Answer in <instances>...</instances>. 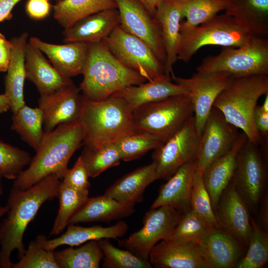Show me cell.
<instances>
[{
  "label": "cell",
  "instance_id": "obj_1",
  "mask_svg": "<svg viewBox=\"0 0 268 268\" xmlns=\"http://www.w3.org/2000/svg\"><path fill=\"white\" fill-rule=\"evenodd\" d=\"M61 180L52 174L26 190L11 188L6 216L0 223V268H12L10 256L13 251H17L19 259L23 255L24 232L42 205L57 197Z\"/></svg>",
  "mask_w": 268,
  "mask_h": 268
},
{
  "label": "cell",
  "instance_id": "obj_2",
  "mask_svg": "<svg viewBox=\"0 0 268 268\" xmlns=\"http://www.w3.org/2000/svg\"><path fill=\"white\" fill-rule=\"evenodd\" d=\"M84 134L80 120L45 132L28 167L14 180L12 187L26 190L52 174L62 180L71 156L83 145Z\"/></svg>",
  "mask_w": 268,
  "mask_h": 268
},
{
  "label": "cell",
  "instance_id": "obj_3",
  "mask_svg": "<svg viewBox=\"0 0 268 268\" xmlns=\"http://www.w3.org/2000/svg\"><path fill=\"white\" fill-rule=\"evenodd\" d=\"M81 104L79 120L84 128V147L97 148L137 132L133 111L123 99L111 95L95 101L81 94Z\"/></svg>",
  "mask_w": 268,
  "mask_h": 268
},
{
  "label": "cell",
  "instance_id": "obj_4",
  "mask_svg": "<svg viewBox=\"0 0 268 268\" xmlns=\"http://www.w3.org/2000/svg\"><path fill=\"white\" fill-rule=\"evenodd\" d=\"M79 86L82 95L95 101L105 100L114 93L146 79L123 65L112 54L104 41L89 44L87 61Z\"/></svg>",
  "mask_w": 268,
  "mask_h": 268
},
{
  "label": "cell",
  "instance_id": "obj_5",
  "mask_svg": "<svg viewBox=\"0 0 268 268\" xmlns=\"http://www.w3.org/2000/svg\"><path fill=\"white\" fill-rule=\"evenodd\" d=\"M268 93V75L234 77L220 93L213 106L226 121L241 129L249 140L259 144L262 139L254 122V114L259 98Z\"/></svg>",
  "mask_w": 268,
  "mask_h": 268
},
{
  "label": "cell",
  "instance_id": "obj_6",
  "mask_svg": "<svg viewBox=\"0 0 268 268\" xmlns=\"http://www.w3.org/2000/svg\"><path fill=\"white\" fill-rule=\"evenodd\" d=\"M137 132L152 134L164 142L194 116L189 95L172 96L142 105L134 110Z\"/></svg>",
  "mask_w": 268,
  "mask_h": 268
},
{
  "label": "cell",
  "instance_id": "obj_7",
  "mask_svg": "<svg viewBox=\"0 0 268 268\" xmlns=\"http://www.w3.org/2000/svg\"><path fill=\"white\" fill-rule=\"evenodd\" d=\"M251 37L230 16L225 13L217 14L198 26L180 28L177 60L188 63L205 46L241 47L247 44Z\"/></svg>",
  "mask_w": 268,
  "mask_h": 268
},
{
  "label": "cell",
  "instance_id": "obj_8",
  "mask_svg": "<svg viewBox=\"0 0 268 268\" xmlns=\"http://www.w3.org/2000/svg\"><path fill=\"white\" fill-rule=\"evenodd\" d=\"M197 71L225 72L234 77L268 75V38L251 36L243 46L236 48L227 47L217 55L203 59Z\"/></svg>",
  "mask_w": 268,
  "mask_h": 268
},
{
  "label": "cell",
  "instance_id": "obj_9",
  "mask_svg": "<svg viewBox=\"0 0 268 268\" xmlns=\"http://www.w3.org/2000/svg\"><path fill=\"white\" fill-rule=\"evenodd\" d=\"M248 139L238 150L231 182L255 215L266 192L268 180V154Z\"/></svg>",
  "mask_w": 268,
  "mask_h": 268
},
{
  "label": "cell",
  "instance_id": "obj_10",
  "mask_svg": "<svg viewBox=\"0 0 268 268\" xmlns=\"http://www.w3.org/2000/svg\"><path fill=\"white\" fill-rule=\"evenodd\" d=\"M103 41L120 63L147 81L170 78L165 73L164 64L148 46L124 31L119 25Z\"/></svg>",
  "mask_w": 268,
  "mask_h": 268
},
{
  "label": "cell",
  "instance_id": "obj_11",
  "mask_svg": "<svg viewBox=\"0 0 268 268\" xmlns=\"http://www.w3.org/2000/svg\"><path fill=\"white\" fill-rule=\"evenodd\" d=\"M182 214L169 205L150 208L144 215L142 227L127 238L118 239V245L138 258L148 261L152 248L168 238Z\"/></svg>",
  "mask_w": 268,
  "mask_h": 268
},
{
  "label": "cell",
  "instance_id": "obj_12",
  "mask_svg": "<svg viewBox=\"0 0 268 268\" xmlns=\"http://www.w3.org/2000/svg\"><path fill=\"white\" fill-rule=\"evenodd\" d=\"M201 135L194 117L173 136L154 149L152 158L158 179L167 180L184 164L197 160Z\"/></svg>",
  "mask_w": 268,
  "mask_h": 268
},
{
  "label": "cell",
  "instance_id": "obj_13",
  "mask_svg": "<svg viewBox=\"0 0 268 268\" xmlns=\"http://www.w3.org/2000/svg\"><path fill=\"white\" fill-rule=\"evenodd\" d=\"M171 79L189 92L194 109V119L198 131L201 135L213 103L220 93L227 86L233 76L227 72H197L190 78L170 73Z\"/></svg>",
  "mask_w": 268,
  "mask_h": 268
},
{
  "label": "cell",
  "instance_id": "obj_14",
  "mask_svg": "<svg viewBox=\"0 0 268 268\" xmlns=\"http://www.w3.org/2000/svg\"><path fill=\"white\" fill-rule=\"evenodd\" d=\"M115 1L120 27L145 43L164 66L166 54L158 21L138 0Z\"/></svg>",
  "mask_w": 268,
  "mask_h": 268
},
{
  "label": "cell",
  "instance_id": "obj_15",
  "mask_svg": "<svg viewBox=\"0 0 268 268\" xmlns=\"http://www.w3.org/2000/svg\"><path fill=\"white\" fill-rule=\"evenodd\" d=\"M237 129L226 121L218 109L212 107L199 146L197 160L199 173L202 174L210 163L232 148L239 135Z\"/></svg>",
  "mask_w": 268,
  "mask_h": 268
},
{
  "label": "cell",
  "instance_id": "obj_16",
  "mask_svg": "<svg viewBox=\"0 0 268 268\" xmlns=\"http://www.w3.org/2000/svg\"><path fill=\"white\" fill-rule=\"evenodd\" d=\"M214 212L219 228L247 249L252 231L250 213L231 181L221 194Z\"/></svg>",
  "mask_w": 268,
  "mask_h": 268
},
{
  "label": "cell",
  "instance_id": "obj_17",
  "mask_svg": "<svg viewBox=\"0 0 268 268\" xmlns=\"http://www.w3.org/2000/svg\"><path fill=\"white\" fill-rule=\"evenodd\" d=\"M79 92V88L73 83L51 94L40 96L38 104L43 113L45 132L79 120L82 107Z\"/></svg>",
  "mask_w": 268,
  "mask_h": 268
},
{
  "label": "cell",
  "instance_id": "obj_18",
  "mask_svg": "<svg viewBox=\"0 0 268 268\" xmlns=\"http://www.w3.org/2000/svg\"><path fill=\"white\" fill-rule=\"evenodd\" d=\"M148 261L155 268H211L198 243L161 240L150 251Z\"/></svg>",
  "mask_w": 268,
  "mask_h": 268
},
{
  "label": "cell",
  "instance_id": "obj_19",
  "mask_svg": "<svg viewBox=\"0 0 268 268\" xmlns=\"http://www.w3.org/2000/svg\"><path fill=\"white\" fill-rule=\"evenodd\" d=\"M28 41L45 54L52 66L64 76L71 78L82 73L88 54V43L55 44L36 37H30Z\"/></svg>",
  "mask_w": 268,
  "mask_h": 268
},
{
  "label": "cell",
  "instance_id": "obj_20",
  "mask_svg": "<svg viewBox=\"0 0 268 268\" xmlns=\"http://www.w3.org/2000/svg\"><path fill=\"white\" fill-rule=\"evenodd\" d=\"M26 78L36 87L40 96H47L73 83L61 74L36 46L28 42L25 52Z\"/></svg>",
  "mask_w": 268,
  "mask_h": 268
},
{
  "label": "cell",
  "instance_id": "obj_21",
  "mask_svg": "<svg viewBox=\"0 0 268 268\" xmlns=\"http://www.w3.org/2000/svg\"><path fill=\"white\" fill-rule=\"evenodd\" d=\"M197 169V160L181 166L161 185L150 208L169 205L182 213L191 208V194Z\"/></svg>",
  "mask_w": 268,
  "mask_h": 268
},
{
  "label": "cell",
  "instance_id": "obj_22",
  "mask_svg": "<svg viewBox=\"0 0 268 268\" xmlns=\"http://www.w3.org/2000/svg\"><path fill=\"white\" fill-rule=\"evenodd\" d=\"M197 243L211 268H235L246 249L219 227L212 228Z\"/></svg>",
  "mask_w": 268,
  "mask_h": 268
},
{
  "label": "cell",
  "instance_id": "obj_23",
  "mask_svg": "<svg viewBox=\"0 0 268 268\" xmlns=\"http://www.w3.org/2000/svg\"><path fill=\"white\" fill-rule=\"evenodd\" d=\"M67 231L60 236L48 240L42 234L38 235L36 240L44 249L54 251L62 245L74 247L80 245L91 240L99 241L102 239H118L124 236L128 230V224L120 220L109 227L95 225L82 227L68 224Z\"/></svg>",
  "mask_w": 268,
  "mask_h": 268
},
{
  "label": "cell",
  "instance_id": "obj_24",
  "mask_svg": "<svg viewBox=\"0 0 268 268\" xmlns=\"http://www.w3.org/2000/svg\"><path fill=\"white\" fill-rule=\"evenodd\" d=\"M119 25L117 8L100 11L65 28L64 42L93 43L103 41Z\"/></svg>",
  "mask_w": 268,
  "mask_h": 268
},
{
  "label": "cell",
  "instance_id": "obj_25",
  "mask_svg": "<svg viewBox=\"0 0 268 268\" xmlns=\"http://www.w3.org/2000/svg\"><path fill=\"white\" fill-rule=\"evenodd\" d=\"M226 14L251 36L268 38V0H224Z\"/></svg>",
  "mask_w": 268,
  "mask_h": 268
},
{
  "label": "cell",
  "instance_id": "obj_26",
  "mask_svg": "<svg viewBox=\"0 0 268 268\" xmlns=\"http://www.w3.org/2000/svg\"><path fill=\"white\" fill-rule=\"evenodd\" d=\"M154 17L160 26L166 54L165 73L169 76L173 71V65L177 61L181 20L183 18L182 10L176 0H162L156 11Z\"/></svg>",
  "mask_w": 268,
  "mask_h": 268
},
{
  "label": "cell",
  "instance_id": "obj_27",
  "mask_svg": "<svg viewBox=\"0 0 268 268\" xmlns=\"http://www.w3.org/2000/svg\"><path fill=\"white\" fill-rule=\"evenodd\" d=\"M247 139L244 133L239 134L232 148L213 161L202 173L203 182L210 197L213 211L221 194L232 179L237 152Z\"/></svg>",
  "mask_w": 268,
  "mask_h": 268
},
{
  "label": "cell",
  "instance_id": "obj_28",
  "mask_svg": "<svg viewBox=\"0 0 268 268\" xmlns=\"http://www.w3.org/2000/svg\"><path fill=\"white\" fill-rule=\"evenodd\" d=\"M134 205L121 202L104 194L88 198L70 218L68 225L95 221L110 222L127 217L134 212Z\"/></svg>",
  "mask_w": 268,
  "mask_h": 268
},
{
  "label": "cell",
  "instance_id": "obj_29",
  "mask_svg": "<svg viewBox=\"0 0 268 268\" xmlns=\"http://www.w3.org/2000/svg\"><path fill=\"white\" fill-rule=\"evenodd\" d=\"M28 34L22 33L10 41L12 45L10 59L4 79V94L10 102V110L16 112L25 104L24 97L25 52Z\"/></svg>",
  "mask_w": 268,
  "mask_h": 268
},
{
  "label": "cell",
  "instance_id": "obj_30",
  "mask_svg": "<svg viewBox=\"0 0 268 268\" xmlns=\"http://www.w3.org/2000/svg\"><path fill=\"white\" fill-rule=\"evenodd\" d=\"M158 179L154 162L140 167L117 180L104 195L123 203L135 204L143 200V194L153 182Z\"/></svg>",
  "mask_w": 268,
  "mask_h": 268
},
{
  "label": "cell",
  "instance_id": "obj_31",
  "mask_svg": "<svg viewBox=\"0 0 268 268\" xmlns=\"http://www.w3.org/2000/svg\"><path fill=\"white\" fill-rule=\"evenodd\" d=\"M179 95H189V92L184 86L172 82L170 78L128 86L112 95L123 99L134 111L142 105Z\"/></svg>",
  "mask_w": 268,
  "mask_h": 268
},
{
  "label": "cell",
  "instance_id": "obj_32",
  "mask_svg": "<svg viewBox=\"0 0 268 268\" xmlns=\"http://www.w3.org/2000/svg\"><path fill=\"white\" fill-rule=\"evenodd\" d=\"M117 8L115 0H64L53 6L54 18L65 29L88 16Z\"/></svg>",
  "mask_w": 268,
  "mask_h": 268
},
{
  "label": "cell",
  "instance_id": "obj_33",
  "mask_svg": "<svg viewBox=\"0 0 268 268\" xmlns=\"http://www.w3.org/2000/svg\"><path fill=\"white\" fill-rule=\"evenodd\" d=\"M10 128L36 151L45 132L42 110L38 107L31 108L25 104L13 113Z\"/></svg>",
  "mask_w": 268,
  "mask_h": 268
},
{
  "label": "cell",
  "instance_id": "obj_34",
  "mask_svg": "<svg viewBox=\"0 0 268 268\" xmlns=\"http://www.w3.org/2000/svg\"><path fill=\"white\" fill-rule=\"evenodd\" d=\"M59 268H98L103 258L99 241L91 240L77 248L54 251Z\"/></svg>",
  "mask_w": 268,
  "mask_h": 268
},
{
  "label": "cell",
  "instance_id": "obj_35",
  "mask_svg": "<svg viewBox=\"0 0 268 268\" xmlns=\"http://www.w3.org/2000/svg\"><path fill=\"white\" fill-rule=\"evenodd\" d=\"M88 194L89 192L77 191L61 181L57 195L59 209L50 236L57 235L66 228L70 218L88 198Z\"/></svg>",
  "mask_w": 268,
  "mask_h": 268
},
{
  "label": "cell",
  "instance_id": "obj_36",
  "mask_svg": "<svg viewBox=\"0 0 268 268\" xmlns=\"http://www.w3.org/2000/svg\"><path fill=\"white\" fill-rule=\"evenodd\" d=\"M192 208L182 213L166 239L182 243H197L213 228Z\"/></svg>",
  "mask_w": 268,
  "mask_h": 268
},
{
  "label": "cell",
  "instance_id": "obj_37",
  "mask_svg": "<svg viewBox=\"0 0 268 268\" xmlns=\"http://www.w3.org/2000/svg\"><path fill=\"white\" fill-rule=\"evenodd\" d=\"M79 156L91 178H95L108 169L119 165L122 160L115 142L94 148L84 147Z\"/></svg>",
  "mask_w": 268,
  "mask_h": 268
},
{
  "label": "cell",
  "instance_id": "obj_38",
  "mask_svg": "<svg viewBox=\"0 0 268 268\" xmlns=\"http://www.w3.org/2000/svg\"><path fill=\"white\" fill-rule=\"evenodd\" d=\"M180 5L182 17L186 20L181 23V29L201 24L224 10V0H176Z\"/></svg>",
  "mask_w": 268,
  "mask_h": 268
},
{
  "label": "cell",
  "instance_id": "obj_39",
  "mask_svg": "<svg viewBox=\"0 0 268 268\" xmlns=\"http://www.w3.org/2000/svg\"><path fill=\"white\" fill-rule=\"evenodd\" d=\"M251 223L252 231L247 252L235 268H261L268 262V233L253 217L251 218Z\"/></svg>",
  "mask_w": 268,
  "mask_h": 268
},
{
  "label": "cell",
  "instance_id": "obj_40",
  "mask_svg": "<svg viewBox=\"0 0 268 268\" xmlns=\"http://www.w3.org/2000/svg\"><path fill=\"white\" fill-rule=\"evenodd\" d=\"M115 143L122 160L128 162L140 157L163 142L152 134L137 132L122 137Z\"/></svg>",
  "mask_w": 268,
  "mask_h": 268
},
{
  "label": "cell",
  "instance_id": "obj_41",
  "mask_svg": "<svg viewBox=\"0 0 268 268\" xmlns=\"http://www.w3.org/2000/svg\"><path fill=\"white\" fill-rule=\"evenodd\" d=\"M103 254L102 267L105 268H151L149 261L142 260L127 250L117 248L110 239L99 240Z\"/></svg>",
  "mask_w": 268,
  "mask_h": 268
},
{
  "label": "cell",
  "instance_id": "obj_42",
  "mask_svg": "<svg viewBox=\"0 0 268 268\" xmlns=\"http://www.w3.org/2000/svg\"><path fill=\"white\" fill-rule=\"evenodd\" d=\"M30 154L0 139V175L9 180H15L28 165Z\"/></svg>",
  "mask_w": 268,
  "mask_h": 268
},
{
  "label": "cell",
  "instance_id": "obj_43",
  "mask_svg": "<svg viewBox=\"0 0 268 268\" xmlns=\"http://www.w3.org/2000/svg\"><path fill=\"white\" fill-rule=\"evenodd\" d=\"M191 208L212 227H219L209 194L204 185L202 174L196 173L190 198Z\"/></svg>",
  "mask_w": 268,
  "mask_h": 268
},
{
  "label": "cell",
  "instance_id": "obj_44",
  "mask_svg": "<svg viewBox=\"0 0 268 268\" xmlns=\"http://www.w3.org/2000/svg\"><path fill=\"white\" fill-rule=\"evenodd\" d=\"M12 268H59L54 251L43 248L35 240L30 242L28 248Z\"/></svg>",
  "mask_w": 268,
  "mask_h": 268
},
{
  "label": "cell",
  "instance_id": "obj_45",
  "mask_svg": "<svg viewBox=\"0 0 268 268\" xmlns=\"http://www.w3.org/2000/svg\"><path fill=\"white\" fill-rule=\"evenodd\" d=\"M89 178L87 171L79 156L73 166L70 169L68 168L62 182L77 191L89 192L90 187Z\"/></svg>",
  "mask_w": 268,
  "mask_h": 268
},
{
  "label": "cell",
  "instance_id": "obj_46",
  "mask_svg": "<svg viewBox=\"0 0 268 268\" xmlns=\"http://www.w3.org/2000/svg\"><path fill=\"white\" fill-rule=\"evenodd\" d=\"M51 7L49 0H27L25 11L31 18L40 20L49 15Z\"/></svg>",
  "mask_w": 268,
  "mask_h": 268
},
{
  "label": "cell",
  "instance_id": "obj_47",
  "mask_svg": "<svg viewBox=\"0 0 268 268\" xmlns=\"http://www.w3.org/2000/svg\"><path fill=\"white\" fill-rule=\"evenodd\" d=\"M12 43L0 32V72H6L9 63Z\"/></svg>",
  "mask_w": 268,
  "mask_h": 268
},
{
  "label": "cell",
  "instance_id": "obj_48",
  "mask_svg": "<svg viewBox=\"0 0 268 268\" xmlns=\"http://www.w3.org/2000/svg\"><path fill=\"white\" fill-rule=\"evenodd\" d=\"M256 215L257 224L264 231L268 230V194L266 192L260 202Z\"/></svg>",
  "mask_w": 268,
  "mask_h": 268
},
{
  "label": "cell",
  "instance_id": "obj_49",
  "mask_svg": "<svg viewBox=\"0 0 268 268\" xmlns=\"http://www.w3.org/2000/svg\"><path fill=\"white\" fill-rule=\"evenodd\" d=\"M254 120L256 128L261 137H268V113L263 111L260 106L255 108Z\"/></svg>",
  "mask_w": 268,
  "mask_h": 268
},
{
  "label": "cell",
  "instance_id": "obj_50",
  "mask_svg": "<svg viewBox=\"0 0 268 268\" xmlns=\"http://www.w3.org/2000/svg\"><path fill=\"white\" fill-rule=\"evenodd\" d=\"M21 0H0V22L11 17V11Z\"/></svg>",
  "mask_w": 268,
  "mask_h": 268
},
{
  "label": "cell",
  "instance_id": "obj_51",
  "mask_svg": "<svg viewBox=\"0 0 268 268\" xmlns=\"http://www.w3.org/2000/svg\"><path fill=\"white\" fill-rule=\"evenodd\" d=\"M153 17L162 0H138Z\"/></svg>",
  "mask_w": 268,
  "mask_h": 268
},
{
  "label": "cell",
  "instance_id": "obj_52",
  "mask_svg": "<svg viewBox=\"0 0 268 268\" xmlns=\"http://www.w3.org/2000/svg\"><path fill=\"white\" fill-rule=\"evenodd\" d=\"M10 109V102L4 94H0V114L6 112Z\"/></svg>",
  "mask_w": 268,
  "mask_h": 268
},
{
  "label": "cell",
  "instance_id": "obj_53",
  "mask_svg": "<svg viewBox=\"0 0 268 268\" xmlns=\"http://www.w3.org/2000/svg\"><path fill=\"white\" fill-rule=\"evenodd\" d=\"M266 97L262 105L260 106L262 110L268 113V93L265 95Z\"/></svg>",
  "mask_w": 268,
  "mask_h": 268
},
{
  "label": "cell",
  "instance_id": "obj_54",
  "mask_svg": "<svg viewBox=\"0 0 268 268\" xmlns=\"http://www.w3.org/2000/svg\"><path fill=\"white\" fill-rule=\"evenodd\" d=\"M7 210V207L6 205L5 206L0 205V221L2 216H3L5 214H6Z\"/></svg>",
  "mask_w": 268,
  "mask_h": 268
},
{
  "label": "cell",
  "instance_id": "obj_55",
  "mask_svg": "<svg viewBox=\"0 0 268 268\" xmlns=\"http://www.w3.org/2000/svg\"><path fill=\"white\" fill-rule=\"evenodd\" d=\"M3 177L0 175V197L3 193V187L2 184V178Z\"/></svg>",
  "mask_w": 268,
  "mask_h": 268
},
{
  "label": "cell",
  "instance_id": "obj_56",
  "mask_svg": "<svg viewBox=\"0 0 268 268\" xmlns=\"http://www.w3.org/2000/svg\"><path fill=\"white\" fill-rule=\"evenodd\" d=\"M49 0V1H50V0H55V1H56L57 2H59L62 1H63V0Z\"/></svg>",
  "mask_w": 268,
  "mask_h": 268
}]
</instances>
